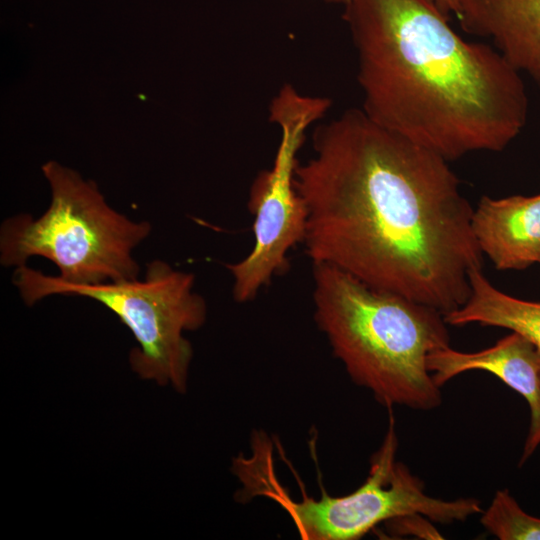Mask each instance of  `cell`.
<instances>
[{"mask_svg":"<svg viewBox=\"0 0 540 540\" xmlns=\"http://www.w3.org/2000/svg\"><path fill=\"white\" fill-rule=\"evenodd\" d=\"M43 173L51 188L44 213L10 216L0 227V263L26 265L41 256L56 265L67 285H94L138 278L134 249L151 233L148 221H134L108 205L93 181L50 161Z\"/></svg>","mask_w":540,"mask_h":540,"instance_id":"cell-4","label":"cell"},{"mask_svg":"<svg viewBox=\"0 0 540 540\" xmlns=\"http://www.w3.org/2000/svg\"><path fill=\"white\" fill-rule=\"evenodd\" d=\"M327 1H330V2H336V3H344L345 0H327Z\"/></svg>","mask_w":540,"mask_h":540,"instance_id":"cell-15","label":"cell"},{"mask_svg":"<svg viewBox=\"0 0 540 540\" xmlns=\"http://www.w3.org/2000/svg\"><path fill=\"white\" fill-rule=\"evenodd\" d=\"M365 114L447 161L503 151L527 123L522 74L435 0H345Z\"/></svg>","mask_w":540,"mask_h":540,"instance_id":"cell-2","label":"cell"},{"mask_svg":"<svg viewBox=\"0 0 540 540\" xmlns=\"http://www.w3.org/2000/svg\"><path fill=\"white\" fill-rule=\"evenodd\" d=\"M388 532L395 536H414L422 539H443L424 515L413 513L385 522Z\"/></svg>","mask_w":540,"mask_h":540,"instance_id":"cell-13","label":"cell"},{"mask_svg":"<svg viewBox=\"0 0 540 540\" xmlns=\"http://www.w3.org/2000/svg\"><path fill=\"white\" fill-rule=\"evenodd\" d=\"M538 263L540 264V259H539V262H538Z\"/></svg>","mask_w":540,"mask_h":540,"instance_id":"cell-16","label":"cell"},{"mask_svg":"<svg viewBox=\"0 0 540 540\" xmlns=\"http://www.w3.org/2000/svg\"><path fill=\"white\" fill-rule=\"evenodd\" d=\"M435 2L447 17H450L451 14L457 16L459 11V0H435Z\"/></svg>","mask_w":540,"mask_h":540,"instance_id":"cell-14","label":"cell"},{"mask_svg":"<svg viewBox=\"0 0 540 540\" xmlns=\"http://www.w3.org/2000/svg\"><path fill=\"white\" fill-rule=\"evenodd\" d=\"M194 275L156 259L146 264L143 279L94 285H67L27 265L16 267L12 282L26 305L52 295L93 299L112 311L135 337L132 369L158 384L184 392L192 359L185 331L200 328L207 315L204 298L194 290Z\"/></svg>","mask_w":540,"mask_h":540,"instance_id":"cell-5","label":"cell"},{"mask_svg":"<svg viewBox=\"0 0 540 540\" xmlns=\"http://www.w3.org/2000/svg\"><path fill=\"white\" fill-rule=\"evenodd\" d=\"M312 148L295 172L312 263L444 315L461 307L483 254L449 161L362 109L319 124Z\"/></svg>","mask_w":540,"mask_h":540,"instance_id":"cell-1","label":"cell"},{"mask_svg":"<svg viewBox=\"0 0 540 540\" xmlns=\"http://www.w3.org/2000/svg\"><path fill=\"white\" fill-rule=\"evenodd\" d=\"M471 223L482 254L497 270H524L539 262L540 194L483 196Z\"/></svg>","mask_w":540,"mask_h":540,"instance_id":"cell-9","label":"cell"},{"mask_svg":"<svg viewBox=\"0 0 540 540\" xmlns=\"http://www.w3.org/2000/svg\"><path fill=\"white\" fill-rule=\"evenodd\" d=\"M470 295L458 309L444 315L448 325L478 323L501 327L530 340L540 353V302L510 296L491 284L482 269L470 276Z\"/></svg>","mask_w":540,"mask_h":540,"instance_id":"cell-11","label":"cell"},{"mask_svg":"<svg viewBox=\"0 0 540 540\" xmlns=\"http://www.w3.org/2000/svg\"><path fill=\"white\" fill-rule=\"evenodd\" d=\"M326 97L300 93L284 84L269 105V120L280 130V140L271 168L254 179L248 207L254 216V244L240 261L227 264L233 278L232 294L237 302H248L287 269V255L303 242L307 211L296 190L298 151L309 127L330 109Z\"/></svg>","mask_w":540,"mask_h":540,"instance_id":"cell-6","label":"cell"},{"mask_svg":"<svg viewBox=\"0 0 540 540\" xmlns=\"http://www.w3.org/2000/svg\"><path fill=\"white\" fill-rule=\"evenodd\" d=\"M427 367L438 387L463 372L483 370L520 394L530 409V426L519 464L532 456L540 445V353L530 340L511 332L478 352H460L448 346L432 352Z\"/></svg>","mask_w":540,"mask_h":540,"instance_id":"cell-8","label":"cell"},{"mask_svg":"<svg viewBox=\"0 0 540 540\" xmlns=\"http://www.w3.org/2000/svg\"><path fill=\"white\" fill-rule=\"evenodd\" d=\"M480 522L500 540H540V518L525 512L508 489L495 493Z\"/></svg>","mask_w":540,"mask_h":540,"instance_id":"cell-12","label":"cell"},{"mask_svg":"<svg viewBox=\"0 0 540 540\" xmlns=\"http://www.w3.org/2000/svg\"><path fill=\"white\" fill-rule=\"evenodd\" d=\"M463 30L489 39L540 90V0H459Z\"/></svg>","mask_w":540,"mask_h":540,"instance_id":"cell-10","label":"cell"},{"mask_svg":"<svg viewBox=\"0 0 540 540\" xmlns=\"http://www.w3.org/2000/svg\"><path fill=\"white\" fill-rule=\"evenodd\" d=\"M398 440L393 418L380 449L372 457L366 481L352 493L334 497L323 491L319 499L289 497L275 476L263 480L259 490L289 514L302 539L356 540L378 524L418 513L432 522H463L482 513L475 498L443 500L429 496L423 482L395 460Z\"/></svg>","mask_w":540,"mask_h":540,"instance_id":"cell-7","label":"cell"},{"mask_svg":"<svg viewBox=\"0 0 540 540\" xmlns=\"http://www.w3.org/2000/svg\"><path fill=\"white\" fill-rule=\"evenodd\" d=\"M314 318L355 384L387 407L432 410L442 401L428 356L450 346L444 314L313 264Z\"/></svg>","mask_w":540,"mask_h":540,"instance_id":"cell-3","label":"cell"}]
</instances>
